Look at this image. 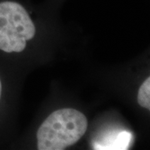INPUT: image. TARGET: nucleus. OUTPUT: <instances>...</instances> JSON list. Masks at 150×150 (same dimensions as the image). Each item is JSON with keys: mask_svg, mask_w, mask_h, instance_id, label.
<instances>
[{"mask_svg": "<svg viewBox=\"0 0 150 150\" xmlns=\"http://www.w3.org/2000/svg\"><path fill=\"white\" fill-rule=\"evenodd\" d=\"M35 32L32 19L23 6L10 1L0 3V50L23 52Z\"/></svg>", "mask_w": 150, "mask_h": 150, "instance_id": "nucleus-2", "label": "nucleus"}, {"mask_svg": "<svg viewBox=\"0 0 150 150\" xmlns=\"http://www.w3.org/2000/svg\"><path fill=\"white\" fill-rule=\"evenodd\" d=\"M138 103L141 107L150 109V78H148L140 86Z\"/></svg>", "mask_w": 150, "mask_h": 150, "instance_id": "nucleus-3", "label": "nucleus"}, {"mask_svg": "<svg viewBox=\"0 0 150 150\" xmlns=\"http://www.w3.org/2000/svg\"><path fill=\"white\" fill-rule=\"evenodd\" d=\"M88 129L85 115L74 108L53 112L38 128V149L63 150L76 144Z\"/></svg>", "mask_w": 150, "mask_h": 150, "instance_id": "nucleus-1", "label": "nucleus"}, {"mask_svg": "<svg viewBox=\"0 0 150 150\" xmlns=\"http://www.w3.org/2000/svg\"><path fill=\"white\" fill-rule=\"evenodd\" d=\"M1 93H2V83H1V80H0V98H1Z\"/></svg>", "mask_w": 150, "mask_h": 150, "instance_id": "nucleus-4", "label": "nucleus"}]
</instances>
